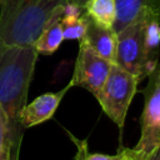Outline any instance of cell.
<instances>
[{"instance_id": "6da1fadb", "label": "cell", "mask_w": 160, "mask_h": 160, "mask_svg": "<svg viewBox=\"0 0 160 160\" xmlns=\"http://www.w3.org/2000/svg\"><path fill=\"white\" fill-rule=\"evenodd\" d=\"M38 55L34 46L8 45L0 41V106L8 120L11 160H19L24 130L20 112L26 105Z\"/></svg>"}, {"instance_id": "7a4b0ae2", "label": "cell", "mask_w": 160, "mask_h": 160, "mask_svg": "<svg viewBox=\"0 0 160 160\" xmlns=\"http://www.w3.org/2000/svg\"><path fill=\"white\" fill-rule=\"evenodd\" d=\"M68 0H0V41L32 46L41 31L61 18Z\"/></svg>"}, {"instance_id": "3957f363", "label": "cell", "mask_w": 160, "mask_h": 160, "mask_svg": "<svg viewBox=\"0 0 160 160\" xmlns=\"http://www.w3.org/2000/svg\"><path fill=\"white\" fill-rule=\"evenodd\" d=\"M138 84L139 81L132 74L112 64L102 88L95 95L102 111L118 125L120 131L124 129L126 114L136 94Z\"/></svg>"}, {"instance_id": "277c9868", "label": "cell", "mask_w": 160, "mask_h": 160, "mask_svg": "<svg viewBox=\"0 0 160 160\" xmlns=\"http://www.w3.org/2000/svg\"><path fill=\"white\" fill-rule=\"evenodd\" d=\"M144 90V108L140 116V139L132 148L148 154L160 144V64L149 74Z\"/></svg>"}, {"instance_id": "5b68a950", "label": "cell", "mask_w": 160, "mask_h": 160, "mask_svg": "<svg viewBox=\"0 0 160 160\" xmlns=\"http://www.w3.org/2000/svg\"><path fill=\"white\" fill-rule=\"evenodd\" d=\"M144 24L145 16L116 32V52L114 64L132 74L139 82L148 76L145 68Z\"/></svg>"}, {"instance_id": "8992f818", "label": "cell", "mask_w": 160, "mask_h": 160, "mask_svg": "<svg viewBox=\"0 0 160 160\" xmlns=\"http://www.w3.org/2000/svg\"><path fill=\"white\" fill-rule=\"evenodd\" d=\"M111 62L95 52L82 39L79 40V52L74 65V72L70 82L72 86H81L94 96L102 88Z\"/></svg>"}, {"instance_id": "52a82bcc", "label": "cell", "mask_w": 160, "mask_h": 160, "mask_svg": "<svg viewBox=\"0 0 160 160\" xmlns=\"http://www.w3.org/2000/svg\"><path fill=\"white\" fill-rule=\"evenodd\" d=\"M72 88V84H69L59 91L45 92L35 98L31 102L26 104L20 112V122L24 129L39 125L51 119L58 110L61 100L68 94V91Z\"/></svg>"}, {"instance_id": "ba28073f", "label": "cell", "mask_w": 160, "mask_h": 160, "mask_svg": "<svg viewBox=\"0 0 160 160\" xmlns=\"http://www.w3.org/2000/svg\"><path fill=\"white\" fill-rule=\"evenodd\" d=\"M115 32L146 15L155 16L160 20V0H115Z\"/></svg>"}, {"instance_id": "9c48e42d", "label": "cell", "mask_w": 160, "mask_h": 160, "mask_svg": "<svg viewBox=\"0 0 160 160\" xmlns=\"http://www.w3.org/2000/svg\"><path fill=\"white\" fill-rule=\"evenodd\" d=\"M85 14V12H84ZM86 29L84 36L81 38L95 52L110 61L115 62L116 52V32L112 28H105L94 20H91L86 14Z\"/></svg>"}, {"instance_id": "30bf717a", "label": "cell", "mask_w": 160, "mask_h": 160, "mask_svg": "<svg viewBox=\"0 0 160 160\" xmlns=\"http://www.w3.org/2000/svg\"><path fill=\"white\" fill-rule=\"evenodd\" d=\"M144 49L145 68L148 76L156 68L160 54V20L155 16L146 15L144 24Z\"/></svg>"}, {"instance_id": "8fae6325", "label": "cell", "mask_w": 160, "mask_h": 160, "mask_svg": "<svg viewBox=\"0 0 160 160\" xmlns=\"http://www.w3.org/2000/svg\"><path fill=\"white\" fill-rule=\"evenodd\" d=\"M60 22L62 26L64 39L80 40L84 36L86 29V19L82 9L72 4H68L61 15Z\"/></svg>"}, {"instance_id": "7c38bea8", "label": "cell", "mask_w": 160, "mask_h": 160, "mask_svg": "<svg viewBox=\"0 0 160 160\" xmlns=\"http://www.w3.org/2000/svg\"><path fill=\"white\" fill-rule=\"evenodd\" d=\"M82 10L95 22L114 29L116 20L115 0H89Z\"/></svg>"}, {"instance_id": "4fadbf2b", "label": "cell", "mask_w": 160, "mask_h": 160, "mask_svg": "<svg viewBox=\"0 0 160 160\" xmlns=\"http://www.w3.org/2000/svg\"><path fill=\"white\" fill-rule=\"evenodd\" d=\"M60 19H56L51 24H49L39 35V38L34 42V48L39 54H46L50 55L55 52L61 42L65 40L64 39V32H62V26L60 22Z\"/></svg>"}, {"instance_id": "5bb4252c", "label": "cell", "mask_w": 160, "mask_h": 160, "mask_svg": "<svg viewBox=\"0 0 160 160\" xmlns=\"http://www.w3.org/2000/svg\"><path fill=\"white\" fill-rule=\"evenodd\" d=\"M69 139L74 142L76 146V152L74 156V160H122V154L121 150L119 149L116 155H108V154H101V152H92L89 150L88 146V140L86 139H78L75 138L69 130H65Z\"/></svg>"}, {"instance_id": "9a60e30c", "label": "cell", "mask_w": 160, "mask_h": 160, "mask_svg": "<svg viewBox=\"0 0 160 160\" xmlns=\"http://www.w3.org/2000/svg\"><path fill=\"white\" fill-rule=\"evenodd\" d=\"M126 155L130 158V160H160V144L150 152L141 154L139 151H135L132 148H125Z\"/></svg>"}, {"instance_id": "2e32d148", "label": "cell", "mask_w": 160, "mask_h": 160, "mask_svg": "<svg viewBox=\"0 0 160 160\" xmlns=\"http://www.w3.org/2000/svg\"><path fill=\"white\" fill-rule=\"evenodd\" d=\"M9 142L8 140V120L4 110L0 106V150L5 146V144Z\"/></svg>"}, {"instance_id": "e0dca14e", "label": "cell", "mask_w": 160, "mask_h": 160, "mask_svg": "<svg viewBox=\"0 0 160 160\" xmlns=\"http://www.w3.org/2000/svg\"><path fill=\"white\" fill-rule=\"evenodd\" d=\"M0 160H11V148L9 142H6L5 146L0 150Z\"/></svg>"}, {"instance_id": "ac0fdd59", "label": "cell", "mask_w": 160, "mask_h": 160, "mask_svg": "<svg viewBox=\"0 0 160 160\" xmlns=\"http://www.w3.org/2000/svg\"><path fill=\"white\" fill-rule=\"evenodd\" d=\"M89 0H68L69 4H72V5H75V6L80 8V9H84V6H85V4Z\"/></svg>"}, {"instance_id": "d6986e66", "label": "cell", "mask_w": 160, "mask_h": 160, "mask_svg": "<svg viewBox=\"0 0 160 160\" xmlns=\"http://www.w3.org/2000/svg\"><path fill=\"white\" fill-rule=\"evenodd\" d=\"M121 150V154H122V160H130V158L126 155V151H125V148H120Z\"/></svg>"}]
</instances>
